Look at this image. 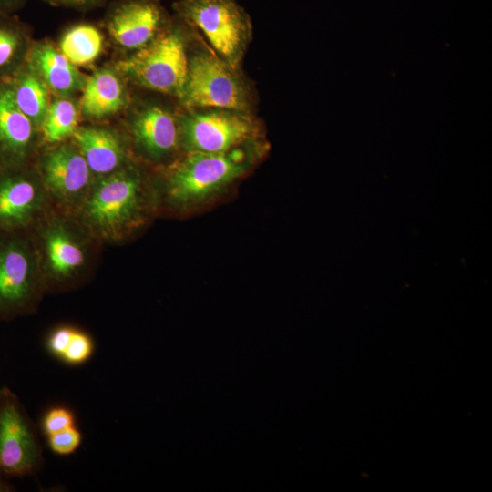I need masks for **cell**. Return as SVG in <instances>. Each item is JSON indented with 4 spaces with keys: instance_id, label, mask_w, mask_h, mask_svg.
<instances>
[{
    "instance_id": "obj_1",
    "label": "cell",
    "mask_w": 492,
    "mask_h": 492,
    "mask_svg": "<svg viewBox=\"0 0 492 492\" xmlns=\"http://www.w3.org/2000/svg\"><path fill=\"white\" fill-rule=\"evenodd\" d=\"M149 207L144 179L132 163L97 179L72 216L99 244L119 243L142 227Z\"/></svg>"
},
{
    "instance_id": "obj_2",
    "label": "cell",
    "mask_w": 492,
    "mask_h": 492,
    "mask_svg": "<svg viewBox=\"0 0 492 492\" xmlns=\"http://www.w3.org/2000/svg\"><path fill=\"white\" fill-rule=\"evenodd\" d=\"M29 231L46 290L82 281L98 242L72 217L50 209Z\"/></svg>"
},
{
    "instance_id": "obj_3",
    "label": "cell",
    "mask_w": 492,
    "mask_h": 492,
    "mask_svg": "<svg viewBox=\"0 0 492 492\" xmlns=\"http://www.w3.org/2000/svg\"><path fill=\"white\" fill-rule=\"evenodd\" d=\"M45 291L29 231H0V322L33 313Z\"/></svg>"
},
{
    "instance_id": "obj_4",
    "label": "cell",
    "mask_w": 492,
    "mask_h": 492,
    "mask_svg": "<svg viewBox=\"0 0 492 492\" xmlns=\"http://www.w3.org/2000/svg\"><path fill=\"white\" fill-rule=\"evenodd\" d=\"M168 22L147 46L119 61L117 70L144 87L181 97L188 72L184 22Z\"/></svg>"
},
{
    "instance_id": "obj_5",
    "label": "cell",
    "mask_w": 492,
    "mask_h": 492,
    "mask_svg": "<svg viewBox=\"0 0 492 492\" xmlns=\"http://www.w3.org/2000/svg\"><path fill=\"white\" fill-rule=\"evenodd\" d=\"M248 166L249 156L239 148L222 153L190 152L170 169L166 197L175 205L202 200L243 174Z\"/></svg>"
},
{
    "instance_id": "obj_6",
    "label": "cell",
    "mask_w": 492,
    "mask_h": 492,
    "mask_svg": "<svg viewBox=\"0 0 492 492\" xmlns=\"http://www.w3.org/2000/svg\"><path fill=\"white\" fill-rule=\"evenodd\" d=\"M173 7L177 16L200 30L216 54L237 69L252 26L236 0H179Z\"/></svg>"
},
{
    "instance_id": "obj_7",
    "label": "cell",
    "mask_w": 492,
    "mask_h": 492,
    "mask_svg": "<svg viewBox=\"0 0 492 492\" xmlns=\"http://www.w3.org/2000/svg\"><path fill=\"white\" fill-rule=\"evenodd\" d=\"M34 165L52 209L74 216L96 180L77 145H51L36 157Z\"/></svg>"
},
{
    "instance_id": "obj_8",
    "label": "cell",
    "mask_w": 492,
    "mask_h": 492,
    "mask_svg": "<svg viewBox=\"0 0 492 492\" xmlns=\"http://www.w3.org/2000/svg\"><path fill=\"white\" fill-rule=\"evenodd\" d=\"M179 99L188 107L240 112H244L249 105L245 86L236 68L208 51H199L189 57L186 83Z\"/></svg>"
},
{
    "instance_id": "obj_9",
    "label": "cell",
    "mask_w": 492,
    "mask_h": 492,
    "mask_svg": "<svg viewBox=\"0 0 492 492\" xmlns=\"http://www.w3.org/2000/svg\"><path fill=\"white\" fill-rule=\"evenodd\" d=\"M42 450L35 428L18 396L0 389V473L12 477L35 474Z\"/></svg>"
},
{
    "instance_id": "obj_10",
    "label": "cell",
    "mask_w": 492,
    "mask_h": 492,
    "mask_svg": "<svg viewBox=\"0 0 492 492\" xmlns=\"http://www.w3.org/2000/svg\"><path fill=\"white\" fill-rule=\"evenodd\" d=\"M50 209L34 162L0 168V231H28Z\"/></svg>"
},
{
    "instance_id": "obj_11",
    "label": "cell",
    "mask_w": 492,
    "mask_h": 492,
    "mask_svg": "<svg viewBox=\"0 0 492 492\" xmlns=\"http://www.w3.org/2000/svg\"><path fill=\"white\" fill-rule=\"evenodd\" d=\"M181 142L188 152L222 153L238 148L254 127L243 112L215 108L192 112L180 120Z\"/></svg>"
},
{
    "instance_id": "obj_12",
    "label": "cell",
    "mask_w": 492,
    "mask_h": 492,
    "mask_svg": "<svg viewBox=\"0 0 492 492\" xmlns=\"http://www.w3.org/2000/svg\"><path fill=\"white\" fill-rule=\"evenodd\" d=\"M168 22L157 0H121L109 10L107 26L119 46L137 51L150 43Z\"/></svg>"
},
{
    "instance_id": "obj_13",
    "label": "cell",
    "mask_w": 492,
    "mask_h": 492,
    "mask_svg": "<svg viewBox=\"0 0 492 492\" xmlns=\"http://www.w3.org/2000/svg\"><path fill=\"white\" fill-rule=\"evenodd\" d=\"M39 128L18 108L7 81L0 82V168L34 162Z\"/></svg>"
},
{
    "instance_id": "obj_14",
    "label": "cell",
    "mask_w": 492,
    "mask_h": 492,
    "mask_svg": "<svg viewBox=\"0 0 492 492\" xmlns=\"http://www.w3.org/2000/svg\"><path fill=\"white\" fill-rule=\"evenodd\" d=\"M130 133L136 147L155 161L172 155L181 143L179 120L157 105L146 106L135 113Z\"/></svg>"
},
{
    "instance_id": "obj_15",
    "label": "cell",
    "mask_w": 492,
    "mask_h": 492,
    "mask_svg": "<svg viewBox=\"0 0 492 492\" xmlns=\"http://www.w3.org/2000/svg\"><path fill=\"white\" fill-rule=\"evenodd\" d=\"M95 179L112 174L128 165V152L122 138L102 127H80L72 136Z\"/></svg>"
},
{
    "instance_id": "obj_16",
    "label": "cell",
    "mask_w": 492,
    "mask_h": 492,
    "mask_svg": "<svg viewBox=\"0 0 492 492\" xmlns=\"http://www.w3.org/2000/svg\"><path fill=\"white\" fill-rule=\"evenodd\" d=\"M25 63L42 78L48 89L61 97L83 89L87 81L76 66L48 43L30 47Z\"/></svg>"
},
{
    "instance_id": "obj_17",
    "label": "cell",
    "mask_w": 492,
    "mask_h": 492,
    "mask_svg": "<svg viewBox=\"0 0 492 492\" xmlns=\"http://www.w3.org/2000/svg\"><path fill=\"white\" fill-rule=\"evenodd\" d=\"M127 99L119 72L102 68L87 79L79 109L87 118H104L122 109Z\"/></svg>"
},
{
    "instance_id": "obj_18",
    "label": "cell",
    "mask_w": 492,
    "mask_h": 492,
    "mask_svg": "<svg viewBox=\"0 0 492 492\" xmlns=\"http://www.w3.org/2000/svg\"><path fill=\"white\" fill-rule=\"evenodd\" d=\"M7 83L18 108L40 128L49 107L47 86L26 63Z\"/></svg>"
},
{
    "instance_id": "obj_19",
    "label": "cell",
    "mask_w": 492,
    "mask_h": 492,
    "mask_svg": "<svg viewBox=\"0 0 492 492\" xmlns=\"http://www.w3.org/2000/svg\"><path fill=\"white\" fill-rule=\"evenodd\" d=\"M26 28L13 14H0V82L25 64L29 50Z\"/></svg>"
},
{
    "instance_id": "obj_20",
    "label": "cell",
    "mask_w": 492,
    "mask_h": 492,
    "mask_svg": "<svg viewBox=\"0 0 492 492\" xmlns=\"http://www.w3.org/2000/svg\"><path fill=\"white\" fill-rule=\"evenodd\" d=\"M103 35L94 25L80 23L62 36L59 50L75 66L93 63L103 49Z\"/></svg>"
},
{
    "instance_id": "obj_21",
    "label": "cell",
    "mask_w": 492,
    "mask_h": 492,
    "mask_svg": "<svg viewBox=\"0 0 492 492\" xmlns=\"http://www.w3.org/2000/svg\"><path fill=\"white\" fill-rule=\"evenodd\" d=\"M79 112L77 105L66 97L49 104L40 127L45 142L55 145L72 138L78 128Z\"/></svg>"
},
{
    "instance_id": "obj_22",
    "label": "cell",
    "mask_w": 492,
    "mask_h": 492,
    "mask_svg": "<svg viewBox=\"0 0 492 492\" xmlns=\"http://www.w3.org/2000/svg\"><path fill=\"white\" fill-rule=\"evenodd\" d=\"M93 350L92 338L87 333L75 328L61 359L69 364H81L91 356Z\"/></svg>"
},
{
    "instance_id": "obj_23",
    "label": "cell",
    "mask_w": 492,
    "mask_h": 492,
    "mask_svg": "<svg viewBox=\"0 0 492 492\" xmlns=\"http://www.w3.org/2000/svg\"><path fill=\"white\" fill-rule=\"evenodd\" d=\"M47 437L50 449L60 456L73 453L79 446L82 440L81 433L74 425Z\"/></svg>"
},
{
    "instance_id": "obj_24",
    "label": "cell",
    "mask_w": 492,
    "mask_h": 492,
    "mask_svg": "<svg viewBox=\"0 0 492 492\" xmlns=\"http://www.w3.org/2000/svg\"><path fill=\"white\" fill-rule=\"evenodd\" d=\"M73 413L66 407H53L43 418V431L46 436L74 425Z\"/></svg>"
},
{
    "instance_id": "obj_25",
    "label": "cell",
    "mask_w": 492,
    "mask_h": 492,
    "mask_svg": "<svg viewBox=\"0 0 492 492\" xmlns=\"http://www.w3.org/2000/svg\"><path fill=\"white\" fill-rule=\"evenodd\" d=\"M74 330V327L65 325L55 328L47 337V350L56 357L61 358L70 342Z\"/></svg>"
},
{
    "instance_id": "obj_26",
    "label": "cell",
    "mask_w": 492,
    "mask_h": 492,
    "mask_svg": "<svg viewBox=\"0 0 492 492\" xmlns=\"http://www.w3.org/2000/svg\"><path fill=\"white\" fill-rule=\"evenodd\" d=\"M49 3L68 7L85 8L99 5L104 0H46Z\"/></svg>"
},
{
    "instance_id": "obj_27",
    "label": "cell",
    "mask_w": 492,
    "mask_h": 492,
    "mask_svg": "<svg viewBox=\"0 0 492 492\" xmlns=\"http://www.w3.org/2000/svg\"><path fill=\"white\" fill-rule=\"evenodd\" d=\"M25 0H0V14H13Z\"/></svg>"
},
{
    "instance_id": "obj_28",
    "label": "cell",
    "mask_w": 492,
    "mask_h": 492,
    "mask_svg": "<svg viewBox=\"0 0 492 492\" xmlns=\"http://www.w3.org/2000/svg\"><path fill=\"white\" fill-rule=\"evenodd\" d=\"M14 490V487L6 482L0 474V492H11Z\"/></svg>"
}]
</instances>
